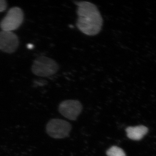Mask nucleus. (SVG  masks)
I'll return each instance as SVG.
<instances>
[{"mask_svg": "<svg viewBox=\"0 0 156 156\" xmlns=\"http://www.w3.org/2000/svg\"><path fill=\"white\" fill-rule=\"evenodd\" d=\"M77 6V28L89 36L98 34L102 29L103 20L95 4L85 1L75 2Z\"/></svg>", "mask_w": 156, "mask_h": 156, "instance_id": "f257e3e1", "label": "nucleus"}, {"mask_svg": "<svg viewBox=\"0 0 156 156\" xmlns=\"http://www.w3.org/2000/svg\"><path fill=\"white\" fill-rule=\"evenodd\" d=\"M59 69L57 62L52 58L45 56H40L34 61L32 72L35 75L48 77L56 74Z\"/></svg>", "mask_w": 156, "mask_h": 156, "instance_id": "f03ea898", "label": "nucleus"}, {"mask_svg": "<svg viewBox=\"0 0 156 156\" xmlns=\"http://www.w3.org/2000/svg\"><path fill=\"white\" fill-rule=\"evenodd\" d=\"M23 12L18 7H14L9 10L0 23V27L3 31H11L17 29L23 20Z\"/></svg>", "mask_w": 156, "mask_h": 156, "instance_id": "7ed1b4c3", "label": "nucleus"}, {"mask_svg": "<svg viewBox=\"0 0 156 156\" xmlns=\"http://www.w3.org/2000/svg\"><path fill=\"white\" fill-rule=\"evenodd\" d=\"M71 124L65 120L53 119L49 121L46 127V131L49 136L56 139L67 137L71 131Z\"/></svg>", "mask_w": 156, "mask_h": 156, "instance_id": "20e7f679", "label": "nucleus"}, {"mask_svg": "<svg viewBox=\"0 0 156 156\" xmlns=\"http://www.w3.org/2000/svg\"><path fill=\"white\" fill-rule=\"evenodd\" d=\"M83 110L82 104L79 101L66 100L58 106V111L62 116L72 121H75Z\"/></svg>", "mask_w": 156, "mask_h": 156, "instance_id": "39448f33", "label": "nucleus"}, {"mask_svg": "<svg viewBox=\"0 0 156 156\" xmlns=\"http://www.w3.org/2000/svg\"><path fill=\"white\" fill-rule=\"evenodd\" d=\"M19 45L17 36L11 31H0V50L5 53H14Z\"/></svg>", "mask_w": 156, "mask_h": 156, "instance_id": "423d86ee", "label": "nucleus"}, {"mask_svg": "<svg viewBox=\"0 0 156 156\" xmlns=\"http://www.w3.org/2000/svg\"><path fill=\"white\" fill-rule=\"evenodd\" d=\"M127 136L130 139L134 140H139L147 134V128L143 126L128 127L126 128Z\"/></svg>", "mask_w": 156, "mask_h": 156, "instance_id": "0eeeda50", "label": "nucleus"}, {"mask_svg": "<svg viewBox=\"0 0 156 156\" xmlns=\"http://www.w3.org/2000/svg\"><path fill=\"white\" fill-rule=\"evenodd\" d=\"M106 154L108 156H126L122 149L116 146L109 148L106 151Z\"/></svg>", "mask_w": 156, "mask_h": 156, "instance_id": "6e6552de", "label": "nucleus"}, {"mask_svg": "<svg viewBox=\"0 0 156 156\" xmlns=\"http://www.w3.org/2000/svg\"><path fill=\"white\" fill-rule=\"evenodd\" d=\"M7 3L5 0H0V12L5 11L7 9Z\"/></svg>", "mask_w": 156, "mask_h": 156, "instance_id": "1a4fd4ad", "label": "nucleus"}, {"mask_svg": "<svg viewBox=\"0 0 156 156\" xmlns=\"http://www.w3.org/2000/svg\"><path fill=\"white\" fill-rule=\"evenodd\" d=\"M33 47V46L31 44H29L28 45V46H27V48H28L29 49H32Z\"/></svg>", "mask_w": 156, "mask_h": 156, "instance_id": "9d476101", "label": "nucleus"}]
</instances>
